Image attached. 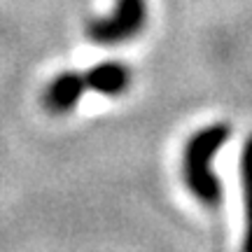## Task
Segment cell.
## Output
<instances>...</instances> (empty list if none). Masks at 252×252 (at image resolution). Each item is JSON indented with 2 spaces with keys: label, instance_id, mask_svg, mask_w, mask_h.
<instances>
[{
  "label": "cell",
  "instance_id": "4",
  "mask_svg": "<svg viewBox=\"0 0 252 252\" xmlns=\"http://www.w3.org/2000/svg\"><path fill=\"white\" fill-rule=\"evenodd\" d=\"M87 89L103 96H122L131 87V68L122 61H103L84 72Z\"/></svg>",
  "mask_w": 252,
  "mask_h": 252
},
{
  "label": "cell",
  "instance_id": "5",
  "mask_svg": "<svg viewBox=\"0 0 252 252\" xmlns=\"http://www.w3.org/2000/svg\"><path fill=\"white\" fill-rule=\"evenodd\" d=\"M241 187H243V206H245L243 250L252 252V135H248L243 154H241Z\"/></svg>",
  "mask_w": 252,
  "mask_h": 252
},
{
  "label": "cell",
  "instance_id": "2",
  "mask_svg": "<svg viewBox=\"0 0 252 252\" xmlns=\"http://www.w3.org/2000/svg\"><path fill=\"white\" fill-rule=\"evenodd\" d=\"M147 24V0H117L108 17L89 21L87 35L103 47L122 45L135 37Z\"/></svg>",
  "mask_w": 252,
  "mask_h": 252
},
{
  "label": "cell",
  "instance_id": "3",
  "mask_svg": "<svg viewBox=\"0 0 252 252\" xmlns=\"http://www.w3.org/2000/svg\"><path fill=\"white\" fill-rule=\"evenodd\" d=\"M87 80L84 72H61L59 77L49 82V87L42 94V105H45L52 115H65L70 112L77 103H80L82 94H87Z\"/></svg>",
  "mask_w": 252,
  "mask_h": 252
},
{
  "label": "cell",
  "instance_id": "1",
  "mask_svg": "<svg viewBox=\"0 0 252 252\" xmlns=\"http://www.w3.org/2000/svg\"><path fill=\"white\" fill-rule=\"evenodd\" d=\"M231 135V126L220 124L206 126L191 135L185 145L182 154V178L189 191L203 203V206L217 208L222 203V182L213 171L215 154L224 147V143Z\"/></svg>",
  "mask_w": 252,
  "mask_h": 252
}]
</instances>
